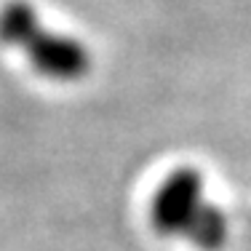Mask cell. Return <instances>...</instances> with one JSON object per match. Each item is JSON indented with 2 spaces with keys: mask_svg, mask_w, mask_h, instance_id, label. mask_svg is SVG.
Listing matches in <instances>:
<instances>
[{
  "mask_svg": "<svg viewBox=\"0 0 251 251\" xmlns=\"http://www.w3.org/2000/svg\"><path fill=\"white\" fill-rule=\"evenodd\" d=\"M0 43L25 51L32 70L49 80H80L91 70L86 43L49 32L27 0H11L0 8Z\"/></svg>",
  "mask_w": 251,
  "mask_h": 251,
  "instance_id": "cell-1",
  "label": "cell"
},
{
  "mask_svg": "<svg viewBox=\"0 0 251 251\" xmlns=\"http://www.w3.org/2000/svg\"><path fill=\"white\" fill-rule=\"evenodd\" d=\"M203 176L198 169H174L152 198L150 219L160 235H184L203 206Z\"/></svg>",
  "mask_w": 251,
  "mask_h": 251,
  "instance_id": "cell-2",
  "label": "cell"
},
{
  "mask_svg": "<svg viewBox=\"0 0 251 251\" xmlns=\"http://www.w3.org/2000/svg\"><path fill=\"white\" fill-rule=\"evenodd\" d=\"M227 232H230L227 214L214 203H203L201 211L195 214V219L190 222L184 238L203 251H217L227 243Z\"/></svg>",
  "mask_w": 251,
  "mask_h": 251,
  "instance_id": "cell-3",
  "label": "cell"
}]
</instances>
